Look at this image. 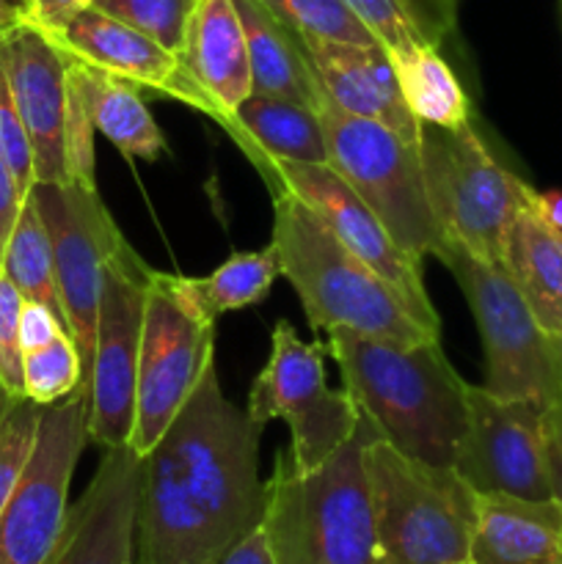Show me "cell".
I'll list each match as a JSON object with an SVG mask.
<instances>
[{
	"label": "cell",
	"mask_w": 562,
	"mask_h": 564,
	"mask_svg": "<svg viewBox=\"0 0 562 564\" xmlns=\"http://www.w3.org/2000/svg\"><path fill=\"white\" fill-rule=\"evenodd\" d=\"M389 53L439 47L441 28L419 0H345Z\"/></svg>",
	"instance_id": "cell-31"
},
{
	"label": "cell",
	"mask_w": 562,
	"mask_h": 564,
	"mask_svg": "<svg viewBox=\"0 0 562 564\" xmlns=\"http://www.w3.org/2000/svg\"><path fill=\"white\" fill-rule=\"evenodd\" d=\"M375 430L361 416L356 435L314 471H298L279 452L264 482L262 529L273 564H378L372 494L364 446Z\"/></svg>",
	"instance_id": "cell-2"
},
{
	"label": "cell",
	"mask_w": 562,
	"mask_h": 564,
	"mask_svg": "<svg viewBox=\"0 0 562 564\" xmlns=\"http://www.w3.org/2000/svg\"><path fill=\"white\" fill-rule=\"evenodd\" d=\"M248 39L253 91L295 99L317 110L320 88L301 39L281 25L259 0H235Z\"/></svg>",
	"instance_id": "cell-25"
},
{
	"label": "cell",
	"mask_w": 562,
	"mask_h": 564,
	"mask_svg": "<svg viewBox=\"0 0 562 564\" xmlns=\"http://www.w3.org/2000/svg\"><path fill=\"white\" fill-rule=\"evenodd\" d=\"M273 248L281 275L292 284L309 328L353 330L391 341L439 339L406 297L364 259L347 251L295 196L273 191Z\"/></svg>",
	"instance_id": "cell-3"
},
{
	"label": "cell",
	"mask_w": 562,
	"mask_h": 564,
	"mask_svg": "<svg viewBox=\"0 0 562 564\" xmlns=\"http://www.w3.org/2000/svg\"><path fill=\"white\" fill-rule=\"evenodd\" d=\"M72 66L86 94L94 130L102 132L127 158L158 160L165 152V138L143 102L141 88L80 61H72Z\"/></svg>",
	"instance_id": "cell-26"
},
{
	"label": "cell",
	"mask_w": 562,
	"mask_h": 564,
	"mask_svg": "<svg viewBox=\"0 0 562 564\" xmlns=\"http://www.w3.org/2000/svg\"><path fill=\"white\" fill-rule=\"evenodd\" d=\"M472 564H562V505L477 494Z\"/></svg>",
	"instance_id": "cell-22"
},
{
	"label": "cell",
	"mask_w": 562,
	"mask_h": 564,
	"mask_svg": "<svg viewBox=\"0 0 562 564\" xmlns=\"http://www.w3.org/2000/svg\"><path fill=\"white\" fill-rule=\"evenodd\" d=\"M152 268L127 242L105 268L97 336L88 372V441L102 449L130 444L136 424L138 356Z\"/></svg>",
	"instance_id": "cell-13"
},
{
	"label": "cell",
	"mask_w": 562,
	"mask_h": 564,
	"mask_svg": "<svg viewBox=\"0 0 562 564\" xmlns=\"http://www.w3.org/2000/svg\"><path fill=\"white\" fill-rule=\"evenodd\" d=\"M378 564H472L477 494L455 468L402 455L389 441L364 446Z\"/></svg>",
	"instance_id": "cell-5"
},
{
	"label": "cell",
	"mask_w": 562,
	"mask_h": 564,
	"mask_svg": "<svg viewBox=\"0 0 562 564\" xmlns=\"http://www.w3.org/2000/svg\"><path fill=\"white\" fill-rule=\"evenodd\" d=\"M268 191H287L295 196L347 251L378 270L417 312L430 330L441 334L439 314L422 284V264L413 262L386 231L369 204L331 169L328 163H298V160H251Z\"/></svg>",
	"instance_id": "cell-14"
},
{
	"label": "cell",
	"mask_w": 562,
	"mask_h": 564,
	"mask_svg": "<svg viewBox=\"0 0 562 564\" xmlns=\"http://www.w3.org/2000/svg\"><path fill=\"white\" fill-rule=\"evenodd\" d=\"M417 154L430 209L446 240L501 264L507 231L527 207L532 185L507 171L472 124H422Z\"/></svg>",
	"instance_id": "cell-6"
},
{
	"label": "cell",
	"mask_w": 562,
	"mask_h": 564,
	"mask_svg": "<svg viewBox=\"0 0 562 564\" xmlns=\"http://www.w3.org/2000/svg\"><path fill=\"white\" fill-rule=\"evenodd\" d=\"M532 207L543 220L562 231V193H538L532 191Z\"/></svg>",
	"instance_id": "cell-44"
},
{
	"label": "cell",
	"mask_w": 562,
	"mask_h": 564,
	"mask_svg": "<svg viewBox=\"0 0 562 564\" xmlns=\"http://www.w3.org/2000/svg\"><path fill=\"white\" fill-rule=\"evenodd\" d=\"M419 3H422L424 11L433 17V22L441 28V33H446L452 25H455L461 0H419Z\"/></svg>",
	"instance_id": "cell-45"
},
{
	"label": "cell",
	"mask_w": 562,
	"mask_h": 564,
	"mask_svg": "<svg viewBox=\"0 0 562 564\" xmlns=\"http://www.w3.org/2000/svg\"><path fill=\"white\" fill-rule=\"evenodd\" d=\"M22 202H25V196L20 193V185H17L14 174H11L9 163L0 152V259H3L6 242H9L11 229H14Z\"/></svg>",
	"instance_id": "cell-40"
},
{
	"label": "cell",
	"mask_w": 562,
	"mask_h": 564,
	"mask_svg": "<svg viewBox=\"0 0 562 564\" xmlns=\"http://www.w3.org/2000/svg\"><path fill=\"white\" fill-rule=\"evenodd\" d=\"M198 0H94V9L127 22L182 58Z\"/></svg>",
	"instance_id": "cell-33"
},
{
	"label": "cell",
	"mask_w": 562,
	"mask_h": 564,
	"mask_svg": "<svg viewBox=\"0 0 562 564\" xmlns=\"http://www.w3.org/2000/svg\"><path fill=\"white\" fill-rule=\"evenodd\" d=\"M0 270L25 301L42 303L66 325L58 284H55L53 242H50V231L31 193L17 215V224L6 242L3 259H0Z\"/></svg>",
	"instance_id": "cell-29"
},
{
	"label": "cell",
	"mask_w": 562,
	"mask_h": 564,
	"mask_svg": "<svg viewBox=\"0 0 562 564\" xmlns=\"http://www.w3.org/2000/svg\"><path fill=\"white\" fill-rule=\"evenodd\" d=\"M25 297L0 270V386L9 397H25L22 389L20 314Z\"/></svg>",
	"instance_id": "cell-37"
},
{
	"label": "cell",
	"mask_w": 562,
	"mask_h": 564,
	"mask_svg": "<svg viewBox=\"0 0 562 564\" xmlns=\"http://www.w3.org/2000/svg\"><path fill=\"white\" fill-rule=\"evenodd\" d=\"M560 17H562V0H560Z\"/></svg>",
	"instance_id": "cell-48"
},
{
	"label": "cell",
	"mask_w": 562,
	"mask_h": 564,
	"mask_svg": "<svg viewBox=\"0 0 562 564\" xmlns=\"http://www.w3.org/2000/svg\"><path fill=\"white\" fill-rule=\"evenodd\" d=\"M301 39L325 97L345 113L380 121L417 147L419 124L402 99L395 64L383 44H345Z\"/></svg>",
	"instance_id": "cell-20"
},
{
	"label": "cell",
	"mask_w": 562,
	"mask_h": 564,
	"mask_svg": "<svg viewBox=\"0 0 562 564\" xmlns=\"http://www.w3.org/2000/svg\"><path fill=\"white\" fill-rule=\"evenodd\" d=\"M325 341H303L279 319L270 336V358L248 394V416L264 427L284 419L290 457L298 471H314L356 435L361 411L347 391H334L325 378Z\"/></svg>",
	"instance_id": "cell-9"
},
{
	"label": "cell",
	"mask_w": 562,
	"mask_h": 564,
	"mask_svg": "<svg viewBox=\"0 0 562 564\" xmlns=\"http://www.w3.org/2000/svg\"><path fill=\"white\" fill-rule=\"evenodd\" d=\"M94 121L86 94L75 75V66L66 69V119H64V158L66 176L83 187H97L94 180Z\"/></svg>",
	"instance_id": "cell-35"
},
{
	"label": "cell",
	"mask_w": 562,
	"mask_h": 564,
	"mask_svg": "<svg viewBox=\"0 0 562 564\" xmlns=\"http://www.w3.org/2000/svg\"><path fill=\"white\" fill-rule=\"evenodd\" d=\"M141 479L143 457L130 446L105 449L47 564H132Z\"/></svg>",
	"instance_id": "cell-18"
},
{
	"label": "cell",
	"mask_w": 562,
	"mask_h": 564,
	"mask_svg": "<svg viewBox=\"0 0 562 564\" xmlns=\"http://www.w3.org/2000/svg\"><path fill=\"white\" fill-rule=\"evenodd\" d=\"M279 273V253L270 242L262 251L231 253L220 268H215L209 275H202V279L171 275V284L193 312L215 323L220 314L242 312V308L262 303Z\"/></svg>",
	"instance_id": "cell-27"
},
{
	"label": "cell",
	"mask_w": 562,
	"mask_h": 564,
	"mask_svg": "<svg viewBox=\"0 0 562 564\" xmlns=\"http://www.w3.org/2000/svg\"><path fill=\"white\" fill-rule=\"evenodd\" d=\"M545 405L499 397L485 386L466 389V430L455 452V471L474 494L554 499L545 468Z\"/></svg>",
	"instance_id": "cell-15"
},
{
	"label": "cell",
	"mask_w": 562,
	"mask_h": 564,
	"mask_svg": "<svg viewBox=\"0 0 562 564\" xmlns=\"http://www.w3.org/2000/svg\"><path fill=\"white\" fill-rule=\"evenodd\" d=\"M295 36L345 44H380L345 0H259Z\"/></svg>",
	"instance_id": "cell-30"
},
{
	"label": "cell",
	"mask_w": 562,
	"mask_h": 564,
	"mask_svg": "<svg viewBox=\"0 0 562 564\" xmlns=\"http://www.w3.org/2000/svg\"><path fill=\"white\" fill-rule=\"evenodd\" d=\"M61 334H69L66 325L50 312L47 306L42 303H33L25 301L22 303V314H20V345L22 352L33 350V347H42L47 341H53L55 336Z\"/></svg>",
	"instance_id": "cell-38"
},
{
	"label": "cell",
	"mask_w": 562,
	"mask_h": 564,
	"mask_svg": "<svg viewBox=\"0 0 562 564\" xmlns=\"http://www.w3.org/2000/svg\"><path fill=\"white\" fill-rule=\"evenodd\" d=\"M224 554L218 534L185 494L169 455L154 446L143 457L136 564H215Z\"/></svg>",
	"instance_id": "cell-19"
},
{
	"label": "cell",
	"mask_w": 562,
	"mask_h": 564,
	"mask_svg": "<svg viewBox=\"0 0 562 564\" xmlns=\"http://www.w3.org/2000/svg\"><path fill=\"white\" fill-rule=\"evenodd\" d=\"M501 268L510 273L540 328L562 339V231L540 218L532 196L507 231Z\"/></svg>",
	"instance_id": "cell-24"
},
{
	"label": "cell",
	"mask_w": 562,
	"mask_h": 564,
	"mask_svg": "<svg viewBox=\"0 0 562 564\" xmlns=\"http://www.w3.org/2000/svg\"><path fill=\"white\" fill-rule=\"evenodd\" d=\"M50 36L72 61L213 116V105L196 86L180 55L94 6L83 9Z\"/></svg>",
	"instance_id": "cell-17"
},
{
	"label": "cell",
	"mask_w": 562,
	"mask_h": 564,
	"mask_svg": "<svg viewBox=\"0 0 562 564\" xmlns=\"http://www.w3.org/2000/svg\"><path fill=\"white\" fill-rule=\"evenodd\" d=\"M328 143V165L369 204L391 240L422 264L446 242L424 187L417 147L380 121L336 108L325 94L317 105Z\"/></svg>",
	"instance_id": "cell-7"
},
{
	"label": "cell",
	"mask_w": 562,
	"mask_h": 564,
	"mask_svg": "<svg viewBox=\"0 0 562 564\" xmlns=\"http://www.w3.org/2000/svg\"><path fill=\"white\" fill-rule=\"evenodd\" d=\"M215 564H273L270 562V551L268 543H264L262 529H257L246 540H240L235 549L226 551Z\"/></svg>",
	"instance_id": "cell-42"
},
{
	"label": "cell",
	"mask_w": 562,
	"mask_h": 564,
	"mask_svg": "<svg viewBox=\"0 0 562 564\" xmlns=\"http://www.w3.org/2000/svg\"><path fill=\"white\" fill-rule=\"evenodd\" d=\"M215 364V323L176 295L171 275L152 270L138 356L136 424L130 449L147 457Z\"/></svg>",
	"instance_id": "cell-10"
},
{
	"label": "cell",
	"mask_w": 562,
	"mask_h": 564,
	"mask_svg": "<svg viewBox=\"0 0 562 564\" xmlns=\"http://www.w3.org/2000/svg\"><path fill=\"white\" fill-rule=\"evenodd\" d=\"M39 419H42V405H36L31 397H9L0 411V512L25 471L28 457L36 444Z\"/></svg>",
	"instance_id": "cell-34"
},
{
	"label": "cell",
	"mask_w": 562,
	"mask_h": 564,
	"mask_svg": "<svg viewBox=\"0 0 562 564\" xmlns=\"http://www.w3.org/2000/svg\"><path fill=\"white\" fill-rule=\"evenodd\" d=\"M325 347L378 438L430 466L455 468L468 383L446 361L439 339L408 345L334 328Z\"/></svg>",
	"instance_id": "cell-1"
},
{
	"label": "cell",
	"mask_w": 562,
	"mask_h": 564,
	"mask_svg": "<svg viewBox=\"0 0 562 564\" xmlns=\"http://www.w3.org/2000/svg\"><path fill=\"white\" fill-rule=\"evenodd\" d=\"M259 435L262 427L248 411L224 397L213 364L158 441L224 551L235 549L262 523Z\"/></svg>",
	"instance_id": "cell-4"
},
{
	"label": "cell",
	"mask_w": 562,
	"mask_h": 564,
	"mask_svg": "<svg viewBox=\"0 0 562 564\" xmlns=\"http://www.w3.org/2000/svg\"><path fill=\"white\" fill-rule=\"evenodd\" d=\"M455 275L474 314L485 352V389L499 397L549 405L562 394L556 339L540 328L529 303L499 262L446 240L435 253Z\"/></svg>",
	"instance_id": "cell-8"
},
{
	"label": "cell",
	"mask_w": 562,
	"mask_h": 564,
	"mask_svg": "<svg viewBox=\"0 0 562 564\" xmlns=\"http://www.w3.org/2000/svg\"><path fill=\"white\" fill-rule=\"evenodd\" d=\"M248 160L328 163V143L317 110L284 97L253 91L229 119L220 121Z\"/></svg>",
	"instance_id": "cell-23"
},
{
	"label": "cell",
	"mask_w": 562,
	"mask_h": 564,
	"mask_svg": "<svg viewBox=\"0 0 562 564\" xmlns=\"http://www.w3.org/2000/svg\"><path fill=\"white\" fill-rule=\"evenodd\" d=\"M0 152H3L11 174H14L17 185H20V193L28 196L31 187L36 185L33 149L31 138H28L25 132V124H22L20 110H17L14 97H11L9 77H6L3 64H0Z\"/></svg>",
	"instance_id": "cell-36"
},
{
	"label": "cell",
	"mask_w": 562,
	"mask_h": 564,
	"mask_svg": "<svg viewBox=\"0 0 562 564\" xmlns=\"http://www.w3.org/2000/svg\"><path fill=\"white\" fill-rule=\"evenodd\" d=\"M88 6H94V0H31V22L55 33Z\"/></svg>",
	"instance_id": "cell-41"
},
{
	"label": "cell",
	"mask_w": 562,
	"mask_h": 564,
	"mask_svg": "<svg viewBox=\"0 0 562 564\" xmlns=\"http://www.w3.org/2000/svg\"><path fill=\"white\" fill-rule=\"evenodd\" d=\"M545 468H549L551 496L562 505V394L543 411Z\"/></svg>",
	"instance_id": "cell-39"
},
{
	"label": "cell",
	"mask_w": 562,
	"mask_h": 564,
	"mask_svg": "<svg viewBox=\"0 0 562 564\" xmlns=\"http://www.w3.org/2000/svg\"><path fill=\"white\" fill-rule=\"evenodd\" d=\"M86 386L80 352L69 334L22 352V389L36 405H53Z\"/></svg>",
	"instance_id": "cell-32"
},
{
	"label": "cell",
	"mask_w": 562,
	"mask_h": 564,
	"mask_svg": "<svg viewBox=\"0 0 562 564\" xmlns=\"http://www.w3.org/2000/svg\"><path fill=\"white\" fill-rule=\"evenodd\" d=\"M88 444V389L42 405L36 444L0 512V564H47L69 518V485Z\"/></svg>",
	"instance_id": "cell-11"
},
{
	"label": "cell",
	"mask_w": 562,
	"mask_h": 564,
	"mask_svg": "<svg viewBox=\"0 0 562 564\" xmlns=\"http://www.w3.org/2000/svg\"><path fill=\"white\" fill-rule=\"evenodd\" d=\"M389 55L402 99L419 124L446 127V130L472 124V102L455 72L441 58L439 47H417Z\"/></svg>",
	"instance_id": "cell-28"
},
{
	"label": "cell",
	"mask_w": 562,
	"mask_h": 564,
	"mask_svg": "<svg viewBox=\"0 0 562 564\" xmlns=\"http://www.w3.org/2000/svg\"><path fill=\"white\" fill-rule=\"evenodd\" d=\"M31 196L53 242L55 284L64 306L66 330L80 352L83 380L88 389L105 268L127 246V240L110 218L97 187H83L77 182H36Z\"/></svg>",
	"instance_id": "cell-12"
},
{
	"label": "cell",
	"mask_w": 562,
	"mask_h": 564,
	"mask_svg": "<svg viewBox=\"0 0 562 564\" xmlns=\"http://www.w3.org/2000/svg\"><path fill=\"white\" fill-rule=\"evenodd\" d=\"M556 352H560V372H562V339H556Z\"/></svg>",
	"instance_id": "cell-47"
},
{
	"label": "cell",
	"mask_w": 562,
	"mask_h": 564,
	"mask_svg": "<svg viewBox=\"0 0 562 564\" xmlns=\"http://www.w3.org/2000/svg\"><path fill=\"white\" fill-rule=\"evenodd\" d=\"M0 64L31 138L36 182L64 185L69 182L64 158L69 55L53 42L47 31L33 22H22L0 39Z\"/></svg>",
	"instance_id": "cell-16"
},
{
	"label": "cell",
	"mask_w": 562,
	"mask_h": 564,
	"mask_svg": "<svg viewBox=\"0 0 562 564\" xmlns=\"http://www.w3.org/2000/svg\"><path fill=\"white\" fill-rule=\"evenodd\" d=\"M6 402H9V394H6V389H3V386H0V411H3V408H6Z\"/></svg>",
	"instance_id": "cell-46"
},
{
	"label": "cell",
	"mask_w": 562,
	"mask_h": 564,
	"mask_svg": "<svg viewBox=\"0 0 562 564\" xmlns=\"http://www.w3.org/2000/svg\"><path fill=\"white\" fill-rule=\"evenodd\" d=\"M182 64L213 105L220 124L253 94L251 58L235 0H198L182 50Z\"/></svg>",
	"instance_id": "cell-21"
},
{
	"label": "cell",
	"mask_w": 562,
	"mask_h": 564,
	"mask_svg": "<svg viewBox=\"0 0 562 564\" xmlns=\"http://www.w3.org/2000/svg\"><path fill=\"white\" fill-rule=\"evenodd\" d=\"M22 22H31V0H0V39Z\"/></svg>",
	"instance_id": "cell-43"
}]
</instances>
